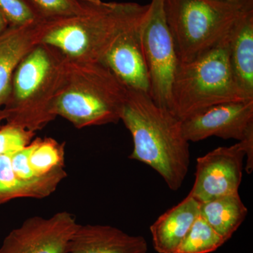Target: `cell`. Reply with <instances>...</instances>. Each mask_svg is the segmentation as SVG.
I'll return each mask as SVG.
<instances>
[{
    "mask_svg": "<svg viewBox=\"0 0 253 253\" xmlns=\"http://www.w3.org/2000/svg\"><path fill=\"white\" fill-rule=\"evenodd\" d=\"M121 118L134 143L129 158L152 168L169 189L177 191L190 166L189 142L181 120L155 104L149 94L128 89Z\"/></svg>",
    "mask_w": 253,
    "mask_h": 253,
    "instance_id": "6da1fadb",
    "label": "cell"
},
{
    "mask_svg": "<svg viewBox=\"0 0 253 253\" xmlns=\"http://www.w3.org/2000/svg\"><path fill=\"white\" fill-rule=\"evenodd\" d=\"M231 32L199 57L179 64L172 84V113L181 121L214 105L249 99L231 71Z\"/></svg>",
    "mask_w": 253,
    "mask_h": 253,
    "instance_id": "7a4b0ae2",
    "label": "cell"
},
{
    "mask_svg": "<svg viewBox=\"0 0 253 253\" xmlns=\"http://www.w3.org/2000/svg\"><path fill=\"white\" fill-rule=\"evenodd\" d=\"M179 64L212 49L229 35L246 9L217 0H164Z\"/></svg>",
    "mask_w": 253,
    "mask_h": 253,
    "instance_id": "3957f363",
    "label": "cell"
},
{
    "mask_svg": "<svg viewBox=\"0 0 253 253\" xmlns=\"http://www.w3.org/2000/svg\"><path fill=\"white\" fill-rule=\"evenodd\" d=\"M142 44L149 75V96L172 112V87L179 61L164 9V0H152L145 19Z\"/></svg>",
    "mask_w": 253,
    "mask_h": 253,
    "instance_id": "277c9868",
    "label": "cell"
},
{
    "mask_svg": "<svg viewBox=\"0 0 253 253\" xmlns=\"http://www.w3.org/2000/svg\"><path fill=\"white\" fill-rule=\"evenodd\" d=\"M245 158L241 141L198 158L196 179L189 194L202 204L239 192Z\"/></svg>",
    "mask_w": 253,
    "mask_h": 253,
    "instance_id": "5b68a950",
    "label": "cell"
},
{
    "mask_svg": "<svg viewBox=\"0 0 253 253\" xmlns=\"http://www.w3.org/2000/svg\"><path fill=\"white\" fill-rule=\"evenodd\" d=\"M181 127L189 142L211 136L244 140L253 134V99L214 105L182 120Z\"/></svg>",
    "mask_w": 253,
    "mask_h": 253,
    "instance_id": "8992f818",
    "label": "cell"
},
{
    "mask_svg": "<svg viewBox=\"0 0 253 253\" xmlns=\"http://www.w3.org/2000/svg\"><path fill=\"white\" fill-rule=\"evenodd\" d=\"M78 226L74 217L66 212L49 218H30L5 238L0 253H68Z\"/></svg>",
    "mask_w": 253,
    "mask_h": 253,
    "instance_id": "52a82bcc",
    "label": "cell"
},
{
    "mask_svg": "<svg viewBox=\"0 0 253 253\" xmlns=\"http://www.w3.org/2000/svg\"><path fill=\"white\" fill-rule=\"evenodd\" d=\"M147 14L116 38L103 59L126 89L149 95V75L142 44L143 26Z\"/></svg>",
    "mask_w": 253,
    "mask_h": 253,
    "instance_id": "ba28073f",
    "label": "cell"
},
{
    "mask_svg": "<svg viewBox=\"0 0 253 253\" xmlns=\"http://www.w3.org/2000/svg\"><path fill=\"white\" fill-rule=\"evenodd\" d=\"M147 241L141 236H131L109 225L78 226L68 253H146Z\"/></svg>",
    "mask_w": 253,
    "mask_h": 253,
    "instance_id": "9c48e42d",
    "label": "cell"
},
{
    "mask_svg": "<svg viewBox=\"0 0 253 253\" xmlns=\"http://www.w3.org/2000/svg\"><path fill=\"white\" fill-rule=\"evenodd\" d=\"M200 204L189 194L179 204L158 218L150 227L156 252H175L200 215Z\"/></svg>",
    "mask_w": 253,
    "mask_h": 253,
    "instance_id": "30bf717a",
    "label": "cell"
},
{
    "mask_svg": "<svg viewBox=\"0 0 253 253\" xmlns=\"http://www.w3.org/2000/svg\"><path fill=\"white\" fill-rule=\"evenodd\" d=\"M229 59L238 86L253 99V10L245 13L231 32Z\"/></svg>",
    "mask_w": 253,
    "mask_h": 253,
    "instance_id": "8fae6325",
    "label": "cell"
},
{
    "mask_svg": "<svg viewBox=\"0 0 253 253\" xmlns=\"http://www.w3.org/2000/svg\"><path fill=\"white\" fill-rule=\"evenodd\" d=\"M248 214L239 192L200 204V215L225 241L237 231Z\"/></svg>",
    "mask_w": 253,
    "mask_h": 253,
    "instance_id": "7c38bea8",
    "label": "cell"
},
{
    "mask_svg": "<svg viewBox=\"0 0 253 253\" xmlns=\"http://www.w3.org/2000/svg\"><path fill=\"white\" fill-rule=\"evenodd\" d=\"M50 68L49 57L42 49L28 55L18 66L14 76V91L18 99H26L34 94L45 79Z\"/></svg>",
    "mask_w": 253,
    "mask_h": 253,
    "instance_id": "4fadbf2b",
    "label": "cell"
},
{
    "mask_svg": "<svg viewBox=\"0 0 253 253\" xmlns=\"http://www.w3.org/2000/svg\"><path fill=\"white\" fill-rule=\"evenodd\" d=\"M26 49V43L20 32L9 31L0 35V105L9 96L13 71L22 59Z\"/></svg>",
    "mask_w": 253,
    "mask_h": 253,
    "instance_id": "5bb4252c",
    "label": "cell"
},
{
    "mask_svg": "<svg viewBox=\"0 0 253 253\" xmlns=\"http://www.w3.org/2000/svg\"><path fill=\"white\" fill-rule=\"evenodd\" d=\"M11 156L0 155V203L15 197L35 196L44 191L46 181L51 180L49 176L39 181L22 180L13 170Z\"/></svg>",
    "mask_w": 253,
    "mask_h": 253,
    "instance_id": "9a60e30c",
    "label": "cell"
},
{
    "mask_svg": "<svg viewBox=\"0 0 253 253\" xmlns=\"http://www.w3.org/2000/svg\"><path fill=\"white\" fill-rule=\"evenodd\" d=\"M225 243V240L199 215L174 253H212Z\"/></svg>",
    "mask_w": 253,
    "mask_h": 253,
    "instance_id": "2e32d148",
    "label": "cell"
},
{
    "mask_svg": "<svg viewBox=\"0 0 253 253\" xmlns=\"http://www.w3.org/2000/svg\"><path fill=\"white\" fill-rule=\"evenodd\" d=\"M59 151L49 143L36 144L29 158L30 166L37 177H44L52 174L61 161Z\"/></svg>",
    "mask_w": 253,
    "mask_h": 253,
    "instance_id": "e0dca14e",
    "label": "cell"
},
{
    "mask_svg": "<svg viewBox=\"0 0 253 253\" xmlns=\"http://www.w3.org/2000/svg\"><path fill=\"white\" fill-rule=\"evenodd\" d=\"M0 12L8 23L14 26L30 24L36 18L34 9L26 0H0Z\"/></svg>",
    "mask_w": 253,
    "mask_h": 253,
    "instance_id": "ac0fdd59",
    "label": "cell"
},
{
    "mask_svg": "<svg viewBox=\"0 0 253 253\" xmlns=\"http://www.w3.org/2000/svg\"><path fill=\"white\" fill-rule=\"evenodd\" d=\"M42 14L71 16L77 14L80 5L75 0H28Z\"/></svg>",
    "mask_w": 253,
    "mask_h": 253,
    "instance_id": "d6986e66",
    "label": "cell"
},
{
    "mask_svg": "<svg viewBox=\"0 0 253 253\" xmlns=\"http://www.w3.org/2000/svg\"><path fill=\"white\" fill-rule=\"evenodd\" d=\"M27 139L21 129L7 126L0 130V155H12L26 146Z\"/></svg>",
    "mask_w": 253,
    "mask_h": 253,
    "instance_id": "ffe728a7",
    "label": "cell"
},
{
    "mask_svg": "<svg viewBox=\"0 0 253 253\" xmlns=\"http://www.w3.org/2000/svg\"><path fill=\"white\" fill-rule=\"evenodd\" d=\"M36 144L26 146L24 149L20 150L11 156V166L13 170L20 179L26 181H36L42 180L44 177L38 178L35 175L30 166L29 158L32 151L34 149Z\"/></svg>",
    "mask_w": 253,
    "mask_h": 253,
    "instance_id": "44dd1931",
    "label": "cell"
},
{
    "mask_svg": "<svg viewBox=\"0 0 253 253\" xmlns=\"http://www.w3.org/2000/svg\"><path fill=\"white\" fill-rule=\"evenodd\" d=\"M246 9H253V0H217Z\"/></svg>",
    "mask_w": 253,
    "mask_h": 253,
    "instance_id": "7402d4cb",
    "label": "cell"
},
{
    "mask_svg": "<svg viewBox=\"0 0 253 253\" xmlns=\"http://www.w3.org/2000/svg\"><path fill=\"white\" fill-rule=\"evenodd\" d=\"M7 24L8 22L7 21H6V18H5L2 14L0 12V35H1L4 33Z\"/></svg>",
    "mask_w": 253,
    "mask_h": 253,
    "instance_id": "603a6c76",
    "label": "cell"
}]
</instances>
